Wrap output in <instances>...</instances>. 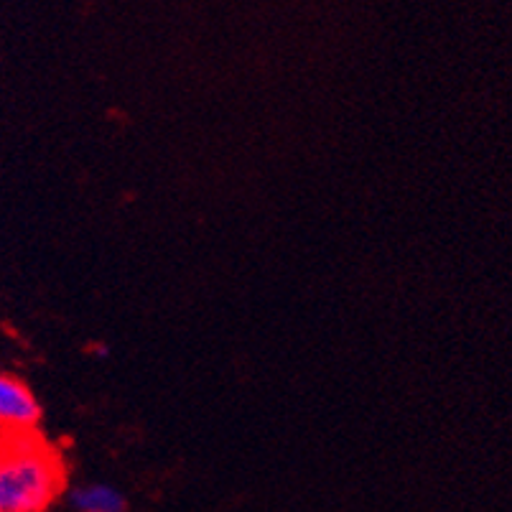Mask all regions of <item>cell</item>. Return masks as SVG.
Segmentation results:
<instances>
[{"mask_svg": "<svg viewBox=\"0 0 512 512\" xmlns=\"http://www.w3.org/2000/svg\"><path fill=\"white\" fill-rule=\"evenodd\" d=\"M64 487L62 456L36 431L0 436V512H46Z\"/></svg>", "mask_w": 512, "mask_h": 512, "instance_id": "obj_1", "label": "cell"}, {"mask_svg": "<svg viewBox=\"0 0 512 512\" xmlns=\"http://www.w3.org/2000/svg\"><path fill=\"white\" fill-rule=\"evenodd\" d=\"M41 421V403L21 377L0 372V431L23 434L36 431Z\"/></svg>", "mask_w": 512, "mask_h": 512, "instance_id": "obj_2", "label": "cell"}, {"mask_svg": "<svg viewBox=\"0 0 512 512\" xmlns=\"http://www.w3.org/2000/svg\"><path fill=\"white\" fill-rule=\"evenodd\" d=\"M69 505L74 512H125L128 497L105 482H85L69 490Z\"/></svg>", "mask_w": 512, "mask_h": 512, "instance_id": "obj_3", "label": "cell"}]
</instances>
